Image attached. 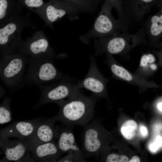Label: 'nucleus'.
Masks as SVG:
<instances>
[{
  "mask_svg": "<svg viewBox=\"0 0 162 162\" xmlns=\"http://www.w3.org/2000/svg\"><path fill=\"white\" fill-rule=\"evenodd\" d=\"M98 99L94 94L87 96L78 89L67 100L57 104L59 106V110L55 117L57 121L64 124L85 126L93 118Z\"/></svg>",
  "mask_w": 162,
  "mask_h": 162,
  "instance_id": "obj_1",
  "label": "nucleus"
},
{
  "mask_svg": "<svg viewBox=\"0 0 162 162\" xmlns=\"http://www.w3.org/2000/svg\"><path fill=\"white\" fill-rule=\"evenodd\" d=\"M53 59L49 58H31L28 60V68L23 83L40 86L69 77L58 70Z\"/></svg>",
  "mask_w": 162,
  "mask_h": 162,
  "instance_id": "obj_2",
  "label": "nucleus"
},
{
  "mask_svg": "<svg viewBox=\"0 0 162 162\" xmlns=\"http://www.w3.org/2000/svg\"><path fill=\"white\" fill-rule=\"evenodd\" d=\"M113 8L111 4L105 1L92 28L80 36L82 42L87 44L91 39L106 38L124 32L118 19H116L112 15Z\"/></svg>",
  "mask_w": 162,
  "mask_h": 162,
  "instance_id": "obj_3",
  "label": "nucleus"
},
{
  "mask_svg": "<svg viewBox=\"0 0 162 162\" xmlns=\"http://www.w3.org/2000/svg\"><path fill=\"white\" fill-rule=\"evenodd\" d=\"M146 36L142 27L133 34L122 32L107 38L96 39L94 45L95 55H100L105 52L110 55L120 54L128 46L145 42Z\"/></svg>",
  "mask_w": 162,
  "mask_h": 162,
  "instance_id": "obj_4",
  "label": "nucleus"
},
{
  "mask_svg": "<svg viewBox=\"0 0 162 162\" xmlns=\"http://www.w3.org/2000/svg\"><path fill=\"white\" fill-rule=\"evenodd\" d=\"M26 63L24 57L16 54H7L1 60L0 77L8 88L15 89L23 82Z\"/></svg>",
  "mask_w": 162,
  "mask_h": 162,
  "instance_id": "obj_5",
  "label": "nucleus"
},
{
  "mask_svg": "<svg viewBox=\"0 0 162 162\" xmlns=\"http://www.w3.org/2000/svg\"><path fill=\"white\" fill-rule=\"evenodd\" d=\"M105 138L104 130L98 119L85 125L81 135V149L85 158L98 157L103 151Z\"/></svg>",
  "mask_w": 162,
  "mask_h": 162,
  "instance_id": "obj_6",
  "label": "nucleus"
},
{
  "mask_svg": "<svg viewBox=\"0 0 162 162\" xmlns=\"http://www.w3.org/2000/svg\"><path fill=\"white\" fill-rule=\"evenodd\" d=\"M41 94L38 105L53 102L56 104L68 98L79 89L69 77L39 86Z\"/></svg>",
  "mask_w": 162,
  "mask_h": 162,
  "instance_id": "obj_7",
  "label": "nucleus"
},
{
  "mask_svg": "<svg viewBox=\"0 0 162 162\" xmlns=\"http://www.w3.org/2000/svg\"><path fill=\"white\" fill-rule=\"evenodd\" d=\"M27 141L10 140L9 138L0 137V146L4 154L1 161L22 162L32 161Z\"/></svg>",
  "mask_w": 162,
  "mask_h": 162,
  "instance_id": "obj_8",
  "label": "nucleus"
},
{
  "mask_svg": "<svg viewBox=\"0 0 162 162\" xmlns=\"http://www.w3.org/2000/svg\"><path fill=\"white\" fill-rule=\"evenodd\" d=\"M74 125L56 127L57 132L56 143L63 153L71 152L74 154L77 162H85V157L75 140L73 131Z\"/></svg>",
  "mask_w": 162,
  "mask_h": 162,
  "instance_id": "obj_9",
  "label": "nucleus"
},
{
  "mask_svg": "<svg viewBox=\"0 0 162 162\" xmlns=\"http://www.w3.org/2000/svg\"><path fill=\"white\" fill-rule=\"evenodd\" d=\"M90 65L85 77L76 84L77 89L84 88L98 98L103 96L105 91L104 80L97 66L95 58L91 56Z\"/></svg>",
  "mask_w": 162,
  "mask_h": 162,
  "instance_id": "obj_10",
  "label": "nucleus"
},
{
  "mask_svg": "<svg viewBox=\"0 0 162 162\" xmlns=\"http://www.w3.org/2000/svg\"><path fill=\"white\" fill-rule=\"evenodd\" d=\"M154 5L162 6V0H124L123 6L129 22H140Z\"/></svg>",
  "mask_w": 162,
  "mask_h": 162,
  "instance_id": "obj_11",
  "label": "nucleus"
},
{
  "mask_svg": "<svg viewBox=\"0 0 162 162\" xmlns=\"http://www.w3.org/2000/svg\"><path fill=\"white\" fill-rule=\"evenodd\" d=\"M40 120L16 121L0 130V137L9 138L16 137L28 141L32 137Z\"/></svg>",
  "mask_w": 162,
  "mask_h": 162,
  "instance_id": "obj_12",
  "label": "nucleus"
},
{
  "mask_svg": "<svg viewBox=\"0 0 162 162\" xmlns=\"http://www.w3.org/2000/svg\"><path fill=\"white\" fill-rule=\"evenodd\" d=\"M32 157L40 162H56L63 154L53 141L43 143L27 141Z\"/></svg>",
  "mask_w": 162,
  "mask_h": 162,
  "instance_id": "obj_13",
  "label": "nucleus"
},
{
  "mask_svg": "<svg viewBox=\"0 0 162 162\" xmlns=\"http://www.w3.org/2000/svg\"><path fill=\"white\" fill-rule=\"evenodd\" d=\"M48 20L53 23L66 14L71 20L78 18L79 13L72 5L62 0H52L45 5Z\"/></svg>",
  "mask_w": 162,
  "mask_h": 162,
  "instance_id": "obj_14",
  "label": "nucleus"
},
{
  "mask_svg": "<svg viewBox=\"0 0 162 162\" xmlns=\"http://www.w3.org/2000/svg\"><path fill=\"white\" fill-rule=\"evenodd\" d=\"M56 121L55 116L46 120H40L32 137L27 141L33 143H43L53 141L57 136V130L54 127Z\"/></svg>",
  "mask_w": 162,
  "mask_h": 162,
  "instance_id": "obj_15",
  "label": "nucleus"
},
{
  "mask_svg": "<svg viewBox=\"0 0 162 162\" xmlns=\"http://www.w3.org/2000/svg\"><path fill=\"white\" fill-rule=\"evenodd\" d=\"M143 26L150 42H158L162 38V6L156 14L149 17Z\"/></svg>",
  "mask_w": 162,
  "mask_h": 162,
  "instance_id": "obj_16",
  "label": "nucleus"
},
{
  "mask_svg": "<svg viewBox=\"0 0 162 162\" xmlns=\"http://www.w3.org/2000/svg\"><path fill=\"white\" fill-rule=\"evenodd\" d=\"M24 52L30 54L32 58H49L53 59L54 54L47 40L40 38L34 40L27 45L24 49Z\"/></svg>",
  "mask_w": 162,
  "mask_h": 162,
  "instance_id": "obj_17",
  "label": "nucleus"
},
{
  "mask_svg": "<svg viewBox=\"0 0 162 162\" xmlns=\"http://www.w3.org/2000/svg\"><path fill=\"white\" fill-rule=\"evenodd\" d=\"M17 27L16 24L10 22L0 29V45L4 52L10 53L14 50L15 46L11 42V37L16 31Z\"/></svg>",
  "mask_w": 162,
  "mask_h": 162,
  "instance_id": "obj_18",
  "label": "nucleus"
},
{
  "mask_svg": "<svg viewBox=\"0 0 162 162\" xmlns=\"http://www.w3.org/2000/svg\"><path fill=\"white\" fill-rule=\"evenodd\" d=\"M73 6L79 12L94 13L101 0H62Z\"/></svg>",
  "mask_w": 162,
  "mask_h": 162,
  "instance_id": "obj_19",
  "label": "nucleus"
},
{
  "mask_svg": "<svg viewBox=\"0 0 162 162\" xmlns=\"http://www.w3.org/2000/svg\"><path fill=\"white\" fill-rule=\"evenodd\" d=\"M111 4L116 11L118 19L119 21L124 32H128V28L130 22L125 14L123 1L122 0H104Z\"/></svg>",
  "mask_w": 162,
  "mask_h": 162,
  "instance_id": "obj_20",
  "label": "nucleus"
},
{
  "mask_svg": "<svg viewBox=\"0 0 162 162\" xmlns=\"http://www.w3.org/2000/svg\"><path fill=\"white\" fill-rule=\"evenodd\" d=\"M10 98H6L0 105V124L10 122L12 120L11 109L10 107Z\"/></svg>",
  "mask_w": 162,
  "mask_h": 162,
  "instance_id": "obj_21",
  "label": "nucleus"
},
{
  "mask_svg": "<svg viewBox=\"0 0 162 162\" xmlns=\"http://www.w3.org/2000/svg\"><path fill=\"white\" fill-rule=\"evenodd\" d=\"M137 128L136 122L133 120H129L124 123L121 128V132L126 139L130 140L135 136Z\"/></svg>",
  "mask_w": 162,
  "mask_h": 162,
  "instance_id": "obj_22",
  "label": "nucleus"
},
{
  "mask_svg": "<svg viewBox=\"0 0 162 162\" xmlns=\"http://www.w3.org/2000/svg\"><path fill=\"white\" fill-rule=\"evenodd\" d=\"M110 69L114 74L123 80L130 81L132 80L131 75L126 69L115 63L112 64Z\"/></svg>",
  "mask_w": 162,
  "mask_h": 162,
  "instance_id": "obj_23",
  "label": "nucleus"
},
{
  "mask_svg": "<svg viewBox=\"0 0 162 162\" xmlns=\"http://www.w3.org/2000/svg\"><path fill=\"white\" fill-rule=\"evenodd\" d=\"M107 162H127L129 161L128 158L126 156L116 153H110L108 154L105 158Z\"/></svg>",
  "mask_w": 162,
  "mask_h": 162,
  "instance_id": "obj_24",
  "label": "nucleus"
},
{
  "mask_svg": "<svg viewBox=\"0 0 162 162\" xmlns=\"http://www.w3.org/2000/svg\"><path fill=\"white\" fill-rule=\"evenodd\" d=\"M22 4L31 8H39L44 6L43 0H19Z\"/></svg>",
  "mask_w": 162,
  "mask_h": 162,
  "instance_id": "obj_25",
  "label": "nucleus"
},
{
  "mask_svg": "<svg viewBox=\"0 0 162 162\" xmlns=\"http://www.w3.org/2000/svg\"><path fill=\"white\" fill-rule=\"evenodd\" d=\"M155 60L154 56L151 54L143 55L141 59L140 66H145L148 63L154 62Z\"/></svg>",
  "mask_w": 162,
  "mask_h": 162,
  "instance_id": "obj_26",
  "label": "nucleus"
},
{
  "mask_svg": "<svg viewBox=\"0 0 162 162\" xmlns=\"http://www.w3.org/2000/svg\"><path fill=\"white\" fill-rule=\"evenodd\" d=\"M162 146V137L160 136H157L154 142L150 144L149 148L151 151L156 152Z\"/></svg>",
  "mask_w": 162,
  "mask_h": 162,
  "instance_id": "obj_27",
  "label": "nucleus"
},
{
  "mask_svg": "<svg viewBox=\"0 0 162 162\" xmlns=\"http://www.w3.org/2000/svg\"><path fill=\"white\" fill-rule=\"evenodd\" d=\"M57 162H77L75 157L72 152H68V154L61 158L59 159Z\"/></svg>",
  "mask_w": 162,
  "mask_h": 162,
  "instance_id": "obj_28",
  "label": "nucleus"
},
{
  "mask_svg": "<svg viewBox=\"0 0 162 162\" xmlns=\"http://www.w3.org/2000/svg\"><path fill=\"white\" fill-rule=\"evenodd\" d=\"M140 129L141 134L143 137L146 136L148 134V131L146 127L143 125H140Z\"/></svg>",
  "mask_w": 162,
  "mask_h": 162,
  "instance_id": "obj_29",
  "label": "nucleus"
},
{
  "mask_svg": "<svg viewBox=\"0 0 162 162\" xmlns=\"http://www.w3.org/2000/svg\"><path fill=\"white\" fill-rule=\"evenodd\" d=\"M129 162H140V159L139 157L136 156H133L129 161Z\"/></svg>",
  "mask_w": 162,
  "mask_h": 162,
  "instance_id": "obj_30",
  "label": "nucleus"
},
{
  "mask_svg": "<svg viewBox=\"0 0 162 162\" xmlns=\"http://www.w3.org/2000/svg\"><path fill=\"white\" fill-rule=\"evenodd\" d=\"M158 108L162 112V102L158 103Z\"/></svg>",
  "mask_w": 162,
  "mask_h": 162,
  "instance_id": "obj_31",
  "label": "nucleus"
},
{
  "mask_svg": "<svg viewBox=\"0 0 162 162\" xmlns=\"http://www.w3.org/2000/svg\"><path fill=\"white\" fill-rule=\"evenodd\" d=\"M160 55H161V56H162V51L160 52Z\"/></svg>",
  "mask_w": 162,
  "mask_h": 162,
  "instance_id": "obj_32",
  "label": "nucleus"
}]
</instances>
